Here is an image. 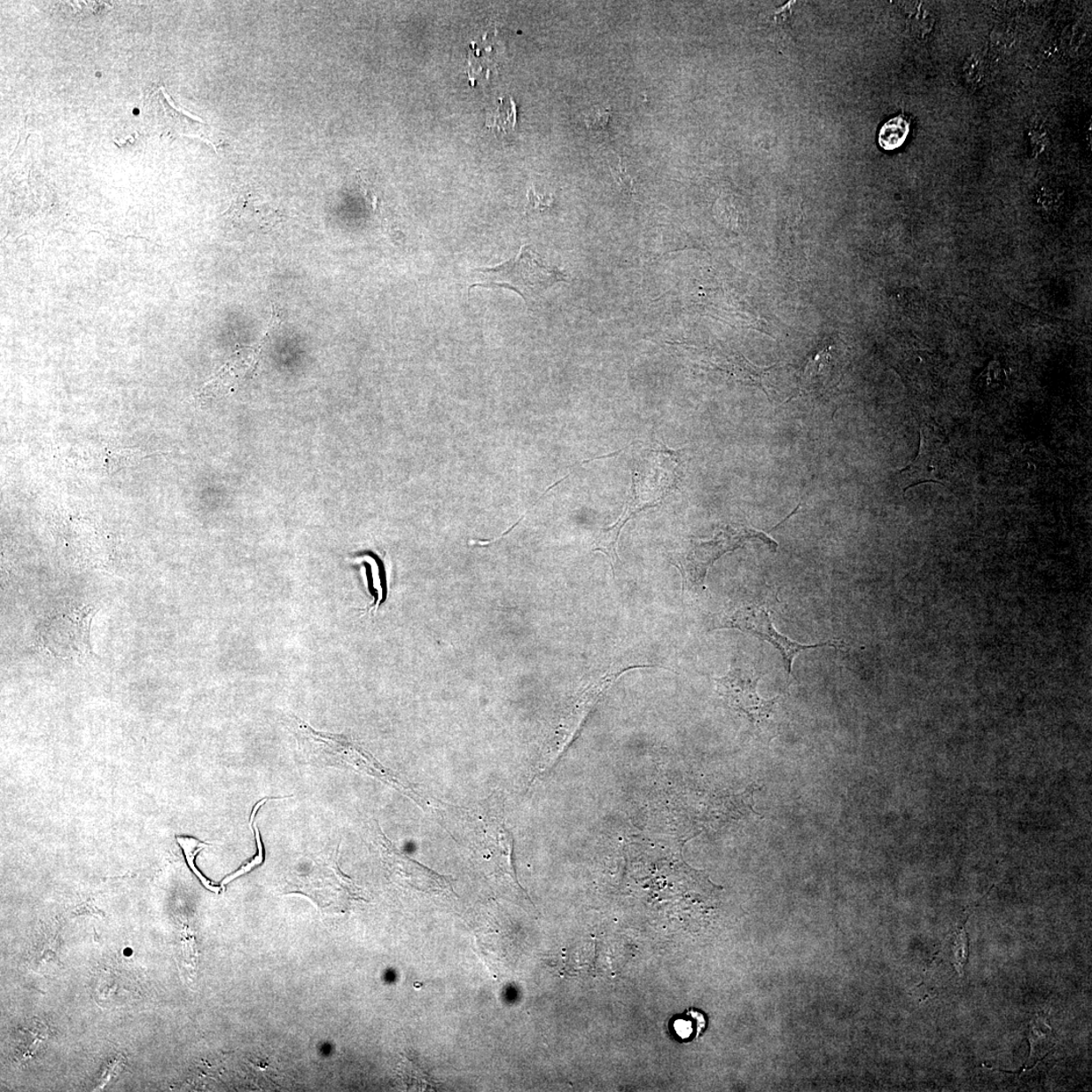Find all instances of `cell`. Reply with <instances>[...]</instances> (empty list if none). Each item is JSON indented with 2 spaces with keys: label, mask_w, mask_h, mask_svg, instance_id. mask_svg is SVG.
I'll return each mask as SVG.
<instances>
[{
  "label": "cell",
  "mask_w": 1092,
  "mask_h": 1092,
  "mask_svg": "<svg viewBox=\"0 0 1092 1092\" xmlns=\"http://www.w3.org/2000/svg\"><path fill=\"white\" fill-rule=\"evenodd\" d=\"M339 847L300 862L286 876V893L307 896L326 912H344L363 901L362 890L340 870Z\"/></svg>",
  "instance_id": "obj_1"
},
{
  "label": "cell",
  "mask_w": 1092,
  "mask_h": 1092,
  "mask_svg": "<svg viewBox=\"0 0 1092 1092\" xmlns=\"http://www.w3.org/2000/svg\"><path fill=\"white\" fill-rule=\"evenodd\" d=\"M296 725L301 748L306 753L310 754L315 761H321L322 764L326 763L328 766L355 768V771L371 776L386 784L397 788L415 801L421 803L420 795L416 793L413 788L406 785L396 775L379 764L371 754L350 742L347 737L316 731L300 720H296Z\"/></svg>",
  "instance_id": "obj_2"
},
{
  "label": "cell",
  "mask_w": 1092,
  "mask_h": 1092,
  "mask_svg": "<svg viewBox=\"0 0 1092 1092\" xmlns=\"http://www.w3.org/2000/svg\"><path fill=\"white\" fill-rule=\"evenodd\" d=\"M759 540L774 552L778 543L763 531L745 526H728L709 541H696L684 550L672 553L671 563L681 573L682 591L696 592L706 588V579L710 566L725 553L742 548L746 542Z\"/></svg>",
  "instance_id": "obj_3"
},
{
  "label": "cell",
  "mask_w": 1092,
  "mask_h": 1092,
  "mask_svg": "<svg viewBox=\"0 0 1092 1092\" xmlns=\"http://www.w3.org/2000/svg\"><path fill=\"white\" fill-rule=\"evenodd\" d=\"M477 282L471 286L504 287L519 292L534 310L538 299L544 291L559 282H566V276L558 269L543 263L540 254L531 246H523L519 256L493 269H477Z\"/></svg>",
  "instance_id": "obj_4"
},
{
  "label": "cell",
  "mask_w": 1092,
  "mask_h": 1092,
  "mask_svg": "<svg viewBox=\"0 0 1092 1092\" xmlns=\"http://www.w3.org/2000/svg\"><path fill=\"white\" fill-rule=\"evenodd\" d=\"M95 606L66 607L52 612L35 632L40 649L55 658L81 659L92 656L90 627Z\"/></svg>",
  "instance_id": "obj_5"
},
{
  "label": "cell",
  "mask_w": 1092,
  "mask_h": 1092,
  "mask_svg": "<svg viewBox=\"0 0 1092 1092\" xmlns=\"http://www.w3.org/2000/svg\"><path fill=\"white\" fill-rule=\"evenodd\" d=\"M768 610L770 608L760 603H746V604L739 605L725 612L715 623L714 628H735L749 632L772 644L781 653L788 676L792 673L793 659L797 653L823 648V646H831V648H843L844 646L842 641H835V639L817 644H802L793 642L776 630Z\"/></svg>",
  "instance_id": "obj_6"
},
{
  "label": "cell",
  "mask_w": 1092,
  "mask_h": 1092,
  "mask_svg": "<svg viewBox=\"0 0 1092 1092\" xmlns=\"http://www.w3.org/2000/svg\"><path fill=\"white\" fill-rule=\"evenodd\" d=\"M760 676L753 667L732 665L727 676L716 678L718 692L731 707L748 716L753 723H761L771 716L778 697L765 700L757 692Z\"/></svg>",
  "instance_id": "obj_7"
},
{
  "label": "cell",
  "mask_w": 1092,
  "mask_h": 1092,
  "mask_svg": "<svg viewBox=\"0 0 1092 1092\" xmlns=\"http://www.w3.org/2000/svg\"><path fill=\"white\" fill-rule=\"evenodd\" d=\"M950 471V452L947 444L926 427L921 429L918 454L914 462L898 472L903 493L926 483L945 486Z\"/></svg>",
  "instance_id": "obj_8"
},
{
  "label": "cell",
  "mask_w": 1092,
  "mask_h": 1092,
  "mask_svg": "<svg viewBox=\"0 0 1092 1092\" xmlns=\"http://www.w3.org/2000/svg\"><path fill=\"white\" fill-rule=\"evenodd\" d=\"M378 842L387 863L414 888L423 893H451L452 888L447 878L402 854L380 831Z\"/></svg>",
  "instance_id": "obj_9"
},
{
  "label": "cell",
  "mask_w": 1092,
  "mask_h": 1092,
  "mask_svg": "<svg viewBox=\"0 0 1092 1092\" xmlns=\"http://www.w3.org/2000/svg\"><path fill=\"white\" fill-rule=\"evenodd\" d=\"M256 352L254 349H242L222 366L221 370L210 382L207 383L199 392V398L210 401L219 400L231 393L238 386L248 372L254 369Z\"/></svg>",
  "instance_id": "obj_10"
},
{
  "label": "cell",
  "mask_w": 1092,
  "mask_h": 1092,
  "mask_svg": "<svg viewBox=\"0 0 1092 1092\" xmlns=\"http://www.w3.org/2000/svg\"><path fill=\"white\" fill-rule=\"evenodd\" d=\"M639 509L634 504V503L628 501L627 507H625L624 512L614 526L612 527L599 529L597 534H596L594 538L593 550L604 553V555L608 558L610 564L612 566L614 573L616 565L618 560H620L617 553L618 538H620L621 530L623 529L625 524H627V522L631 519L632 515L637 513Z\"/></svg>",
  "instance_id": "obj_11"
},
{
  "label": "cell",
  "mask_w": 1092,
  "mask_h": 1092,
  "mask_svg": "<svg viewBox=\"0 0 1092 1092\" xmlns=\"http://www.w3.org/2000/svg\"><path fill=\"white\" fill-rule=\"evenodd\" d=\"M488 837H490V845L493 847V853L495 854L498 859H501V865L506 874L510 876L516 883V874L513 866V846L514 840L504 823L502 822H494L493 825L488 824Z\"/></svg>",
  "instance_id": "obj_12"
},
{
  "label": "cell",
  "mask_w": 1092,
  "mask_h": 1092,
  "mask_svg": "<svg viewBox=\"0 0 1092 1092\" xmlns=\"http://www.w3.org/2000/svg\"><path fill=\"white\" fill-rule=\"evenodd\" d=\"M909 130L910 124L907 117L901 114V116L891 119L881 128L879 145L886 151L896 150L903 145Z\"/></svg>",
  "instance_id": "obj_13"
},
{
  "label": "cell",
  "mask_w": 1092,
  "mask_h": 1092,
  "mask_svg": "<svg viewBox=\"0 0 1092 1092\" xmlns=\"http://www.w3.org/2000/svg\"><path fill=\"white\" fill-rule=\"evenodd\" d=\"M1029 1040L1031 1054L1027 1063L1036 1060L1041 1053L1048 1052V1048L1055 1045L1054 1034L1051 1026L1048 1025L1046 1018L1038 1015L1033 1019L1030 1026Z\"/></svg>",
  "instance_id": "obj_14"
},
{
  "label": "cell",
  "mask_w": 1092,
  "mask_h": 1092,
  "mask_svg": "<svg viewBox=\"0 0 1092 1092\" xmlns=\"http://www.w3.org/2000/svg\"><path fill=\"white\" fill-rule=\"evenodd\" d=\"M289 799H290L289 796L272 797V799H264L256 804V806L254 807L253 810V813H251V815H250V826L251 828H253L254 831L256 846L258 849L257 854H255V857L254 859H251L249 862H247L246 865L242 866L238 871L234 872L233 874L228 876V878L225 880H222V885H228L229 882L233 881L237 878H240V876L246 874L250 872L251 870H253V869L255 868L256 866L262 864V862L264 861V846L262 845L260 830H258L257 823H256V815L258 814V810H260V808L263 807L264 804L269 802V800H289Z\"/></svg>",
  "instance_id": "obj_15"
},
{
  "label": "cell",
  "mask_w": 1092,
  "mask_h": 1092,
  "mask_svg": "<svg viewBox=\"0 0 1092 1092\" xmlns=\"http://www.w3.org/2000/svg\"><path fill=\"white\" fill-rule=\"evenodd\" d=\"M176 840H177L179 846L182 847V850L183 851L184 856L186 858V862H188V864L191 867L193 873H195L198 876L199 879L202 881L203 885L207 889L214 891V893H219L220 888L214 886L213 883L211 881H208L205 878V876L199 871V869L196 866V858L198 854L200 853V851H203L204 849H206V847L210 846V844L202 842V840H199L196 838L184 837V836L176 837Z\"/></svg>",
  "instance_id": "obj_16"
},
{
  "label": "cell",
  "mask_w": 1092,
  "mask_h": 1092,
  "mask_svg": "<svg viewBox=\"0 0 1092 1092\" xmlns=\"http://www.w3.org/2000/svg\"><path fill=\"white\" fill-rule=\"evenodd\" d=\"M516 123V106L512 98H501L500 103L495 111L488 114L486 126L492 129H499L502 131H507L508 129L513 128Z\"/></svg>",
  "instance_id": "obj_17"
},
{
  "label": "cell",
  "mask_w": 1092,
  "mask_h": 1092,
  "mask_svg": "<svg viewBox=\"0 0 1092 1092\" xmlns=\"http://www.w3.org/2000/svg\"><path fill=\"white\" fill-rule=\"evenodd\" d=\"M704 1026H706V1022H704L703 1016L693 1010H687L685 1015L673 1019L675 1034L682 1040L698 1036Z\"/></svg>",
  "instance_id": "obj_18"
},
{
  "label": "cell",
  "mask_w": 1092,
  "mask_h": 1092,
  "mask_svg": "<svg viewBox=\"0 0 1092 1092\" xmlns=\"http://www.w3.org/2000/svg\"><path fill=\"white\" fill-rule=\"evenodd\" d=\"M146 451L135 449H121L111 452L109 457L106 458V469L110 472H117L118 470L127 468L129 465H134L142 461L143 458L150 456Z\"/></svg>",
  "instance_id": "obj_19"
},
{
  "label": "cell",
  "mask_w": 1092,
  "mask_h": 1092,
  "mask_svg": "<svg viewBox=\"0 0 1092 1092\" xmlns=\"http://www.w3.org/2000/svg\"><path fill=\"white\" fill-rule=\"evenodd\" d=\"M952 942L950 946L952 962L956 968H957L958 972L963 975L964 974V968L968 961V936L964 926H962L961 929H958L954 933Z\"/></svg>",
  "instance_id": "obj_20"
},
{
  "label": "cell",
  "mask_w": 1092,
  "mask_h": 1092,
  "mask_svg": "<svg viewBox=\"0 0 1092 1092\" xmlns=\"http://www.w3.org/2000/svg\"><path fill=\"white\" fill-rule=\"evenodd\" d=\"M610 118V110L594 107L586 116V124L591 129L604 128Z\"/></svg>",
  "instance_id": "obj_21"
},
{
  "label": "cell",
  "mask_w": 1092,
  "mask_h": 1092,
  "mask_svg": "<svg viewBox=\"0 0 1092 1092\" xmlns=\"http://www.w3.org/2000/svg\"><path fill=\"white\" fill-rule=\"evenodd\" d=\"M610 169H612L613 177L622 191L628 193L635 191L632 178L628 176L627 169L623 167L621 160H620V164H618L617 168H614L613 167H610Z\"/></svg>",
  "instance_id": "obj_22"
}]
</instances>
